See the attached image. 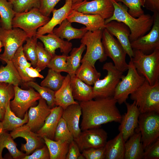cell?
I'll list each match as a JSON object with an SVG mask.
<instances>
[{
    "label": "cell",
    "instance_id": "30",
    "mask_svg": "<svg viewBox=\"0 0 159 159\" xmlns=\"http://www.w3.org/2000/svg\"><path fill=\"white\" fill-rule=\"evenodd\" d=\"M77 70L75 75L86 84L93 85L101 76L98 72L89 62L84 61Z\"/></svg>",
    "mask_w": 159,
    "mask_h": 159
},
{
    "label": "cell",
    "instance_id": "31",
    "mask_svg": "<svg viewBox=\"0 0 159 159\" xmlns=\"http://www.w3.org/2000/svg\"><path fill=\"white\" fill-rule=\"evenodd\" d=\"M49 151L50 159H66L69 143L43 138Z\"/></svg>",
    "mask_w": 159,
    "mask_h": 159
},
{
    "label": "cell",
    "instance_id": "33",
    "mask_svg": "<svg viewBox=\"0 0 159 159\" xmlns=\"http://www.w3.org/2000/svg\"><path fill=\"white\" fill-rule=\"evenodd\" d=\"M3 133L0 137V159H3L2 152L4 148H6L13 158L21 159L26 155L17 148L16 144L14 142L10 134L6 132Z\"/></svg>",
    "mask_w": 159,
    "mask_h": 159
},
{
    "label": "cell",
    "instance_id": "21",
    "mask_svg": "<svg viewBox=\"0 0 159 159\" xmlns=\"http://www.w3.org/2000/svg\"><path fill=\"white\" fill-rule=\"evenodd\" d=\"M36 36L42 42L45 49L52 56L55 54V50L57 49L67 56L72 49V43L61 39L53 32L46 35L36 34Z\"/></svg>",
    "mask_w": 159,
    "mask_h": 159
},
{
    "label": "cell",
    "instance_id": "46",
    "mask_svg": "<svg viewBox=\"0 0 159 159\" xmlns=\"http://www.w3.org/2000/svg\"><path fill=\"white\" fill-rule=\"evenodd\" d=\"M67 56L63 54L62 55L55 54L52 57L47 67L57 72H65L68 73L66 62Z\"/></svg>",
    "mask_w": 159,
    "mask_h": 159
},
{
    "label": "cell",
    "instance_id": "22",
    "mask_svg": "<svg viewBox=\"0 0 159 159\" xmlns=\"http://www.w3.org/2000/svg\"><path fill=\"white\" fill-rule=\"evenodd\" d=\"M72 0H65V4L62 7L57 9H54L52 12V17L46 24L38 29L36 34L44 35L53 33L55 26L60 24L67 19L72 9Z\"/></svg>",
    "mask_w": 159,
    "mask_h": 159
},
{
    "label": "cell",
    "instance_id": "9",
    "mask_svg": "<svg viewBox=\"0 0 159 159\" xmlns=\"http://www.w3.org/2000/svg\"><path fill=\"white\" fill-rule=\"evenodd\" d=\"M28 37L26 33L18 28L10 29L0 28V39L4 47V52L0 54V60L7 63L11 61L17 50Z\"/></svg>",
    "mask_w": 159,
    "mask_h": 159
},
{
    "label": "cell",
    "instance_id": "26",
    "mask_svg": "<svg viewBox=\"0 0 159 159\" xmlns=\"http://www.w3.org/2000/svg\"><path fill=\"white\" fill-rule=\"evenodd\" d=\"M125 143L120 132L114 138L107 141L105 146V159H124Z\"/></svg>",
    "mask_w": 159,
    "mask_h": 159
},
{
    "label": "cell",
    "instance_id": "13",
    "mask_svg": "<svg viewBox=\"0 0 159 159\" xmlns=\"http://www.w3.org/2000/svg\"><path fill=\"white\" fill-rule=\"evenodd\" d=\"M72 9L84 14L98 15L105 20L112 16L114 7L111 0H84L73 4Z\"/></svg>",
    "mask_w": 159,
    "mask_h": 159
},
{
    "label": "cell",
    "instance_id": "47",
    "mask_svg": "<svg viewBox=\"0 0 159 159\" xmlns=\"http://www.w3.org/2000/svg\"><path fill=\"white\" fill-rule=\"evenodd\" d=\"M85 159H105V147L90 148L81 152Z\"/></svg>",
    "mask_w": 159,
    "mask_h": 159
},
{
    "label": "cell",
    "instance_id": "43",
    "mask_svg": "<svg viewBox=\"0 0 159 159\" xmlns=\"http://www.w3.org/2000/svg\"><path fill=\"white\" fill-rule=\"evenodd\" d=\"M73 136L69 129L64 120L60 119L55 132L54 140H61L70 143L74 140Z\"/></svg>",
    "mask_w": 159,
    "mask_h": 159
},
{
    "label": "cell",
    "instance_id": "20",
    "mask_svg": "<svg viewBox=\"0 0 159 159\" xmlns=\"http://www.w3.org/2000/svg\"><path fill=\"white\" fill-rule=\"evenodd\" d=\"M67 19L71 23L85 25L88 31L93 32L105 28V19L98 15L84 14L71 9Z\"/></svg>",
    "mask_w": 159,
    "mask_h": 159
},
{
    "label": "cell",
    "instance_id": "53",
    "mask_svg": "<svg viewBox=\"0 0 159 159\" xmlns=\"http://www.w3.org/2000/svg\"><path fill=\"white\" fill-rule=\"evenodd\" d=\"M27 75L30 78H34L39 77L41 79L44 78V76L39 73L38 70L36 67L34 68L32 67H26L24 69Z\"/></svg>",
    "mask_w": 159,
    "mask_h": 159
},
{
    "label": "cell",
    "instance_id": "57",
    "mask_svg": "<svg viewBox=\"0 0 159 159\" xmlns=\"http://www.w3.org/2000/svg\"><path fill=\"white\" fill-rule=\"evenodd\" d=\"M3 47V44L0 39V52H1L2 50V48Z\"/></svg>",
    "mask_w": 159,
    "mask_h": 159
},
{
    "label": "cell",
    "instance_id": "14",
    "mask_svg": "<svg viewBox=\"0 0 159 159\" xmlns=\"http://www.w3.org/2000/svg\"><path fill=\"white\" fill-rule=\"evenodd\" d=\"M153 22L151 30L148 34L131 42L133 50L142 51L146 54L159 49V13H154Z\"/></svg>",
    "mask_w": 159,
    "mask_h": 159
},
{
    "label": "cell",
    "instance_id": "29",
    "mask_svg": "<svg viewBox=\"0 0 159 159\" xmlns=\"http://www.w3.org/2000/svg\"><path fill=\"white\" fill-rule=\"evenodd\" d=\"M71 23L67 19L58 28H54L53 32L62 39H66L69 42L74 39H81L88 31L86 27L77 29L72 26Z\"/></svg>",
    "mask_w": 159,
    "mask_h": 159
},
{
    "label": "cell",
    "instance_id": "49",
    "mask_svg": "<svg viewBox=\"0 0 159 159\" xmlns=\"http://www.w3.org/2000/svg\"><path fill=\"white\" fill-rule=\"evenodd\" d=\"M40 12L43 15L49 17L54 7L61 0H39Z\"/></svg>",
    "mask_w": 159,
    "mask_h": 159
},
{
    "label": "cell",
    "instance_id": "48",
    "mask_svg": "<svg viewBox=\"0 0 159 159\" xmlns=\"http://www.w3.org/2000/svg\"><path fill=\"white\" fill-rule=\"evenodd\" d=\"M143 159H159V138L144 150Z\"/></svg>",
    "mask_w": 159,
    "mask_h": 159
},
{
    "label": "cell",
    "instance_id": "35",
    "mask_svg": "<svg viewBox=\"0 0 159 159\" xmlns=\"http://www.w3.org/2000/svg\"><path fill=\"white\" fill-rule=\"evenodd\" d=\"M18 72L22 82H26L34 80V78L29 77L25 72L26 67H31V63L27 61L24 54L22 45L20 46L16 52L11 60Z\"/></svg>",
    "mask_w": 159,
    "mask_h": 159
},
{
    "label": "cell",
    "instance_id": "56",
    "mask_svg": "<svg viewBox=\"0 0 159 159\" xmlns=\"http://www.w3.org/2000/svg\"><path fill=\"white\" fill-rule=\"evenodd\" d=\"M84 0H87L88 1L91 0H72L73 4L80 2L83 1Z\"/></svg>",
    "mask_w": 159,
    "mask_h": 159
},
{
    "label": "cell",
    "instance_id": "1",
    "mask_svg": "<svg viewBox=\"0 0 159 159\" xmlns=\"http://www.w3.org/2000/svg\"><path fill=\"white\" fill-rule=\"evenodd\" d=\"M95 99L79 103L82 111L81 130L100 127L103 124L113 122L120 123L122 115L113 97Z\"/></svg>",
    "mask_w": 159,
    "mask_h": 159
},
{
    "label": "cell",
    "instance_id": "5",
    "mask_svg": "<svg viewBox=\"0 0 159 159\" xmlns=\"http://www.w3.org/2000/svg\"><path fill=\"white\" fill-rule=\"evenodd\" d=\"M102 69L107 71V74L103 79L97 80L93 85L94 99L113 97L116 87L124 76L123 72L111 62L104 64Z\"/></svg>",
    "mask_w": 159,
    "mask_h": 159
},
{
    "label": "cell",
    "instance_id": "55",
    "mask_svg": "<svg viewBox=\"0 0 159 159\" xmlns=\"http://www.w3.org/2000/svg\"><path fill=\"white\" fill-rule=\"evenodd\" d=\"M4 113L0 107V121H2L3 119Z\"/></svg>",
    "mask_w": 159,
    "mask_h": 159
},
{
    "label": "cell",
    "instance_id": "32",
    "mask_svg": "<svg viewBox=\"0 0 159 159\" xmlns=\"http://www.w3.org/2000/svg\"><path fill=\"white\" fill-rule=\"evenodd\" d=\"M10 102L6 108L3 119L1 121L4 129L6 131H12L26 123L29 120L27 112L23 118L16 116L10 108Z\"/></svg>",
    "mask_w": 159,
    "mask_h": 159
},
{
    "label": "cell",
    "instance_id": "8",
    "mask_svg": "<svg viewBox=\"0 0 159 159\" xmlns=\"http://www.w3.org/2000/svg\"><path fill=\"white\" fill-rule=\"evenodd\" d=\"M102 31L100 29L93 32L88 31L81 39V43L86 46L87 50L81 63L87 61L95 67L97 60L103 62L107 60V57L102 41Z\"/></svg>",
    "mask_w": 159,
    "mask_h": 159
},
{
    "label": "cell",
    "instance_id": "10",
    "mask_svg": "<svg viewBox=\"0 0 159 159\" xmlns=\"http://www.w3.org/2000/svg\"><path fill=\"white\" fill-rule=\"evenodd\" d=\"M137 128V131L141 133L144 150L159 138V113L150 112L140 114Z\"/></svg>",
    "mask_w": 159,
    "mask_h": 159
},
{
    "label": "cell",
    "instance_id": "15",
    "mask_svg": "<svg viewBox=\"0 0 159 159\" xmlns=\"http://www.w3.org/2000/svg\"><path fill=\"white\" fill-rule=\"evenodd\" d=\"M107 137V133L104 129L97 127L82 131L78 138L74 140L81 152L90 148L105 147Z\"/></svg>",
    "mask_w": 159,
    "mask_h": 159
},
{
    "label": "cell",
    "instance_id": "44",
    "mask_svg": "<svg viewBox=\"0 0 159 159\" xmlns=\"http://www.w3.org/2000/svg\"><path fill=\"white\" fill-rule=\"evenodd\" d=\"M12 4L14 11L16 13L27 12L34 8L39 9V0H9Z\"/></svg>",
    "mask_w": 159,
    "mask_h": 159
},
{
    "label": "cell",
    "instance_id": "37",
    "mask_svg": "<svg viewBox=\"0 0 159 159\" xmlns=\"http://www.w3.org/2000/svg\"><path fill=\"white\" fill-rule=\"evenodd\" d=\"M85 49V45L81 43L79 47L72 49L70 55L67 56L68 74L71 77L75 75L77 70L80 66L82 55Z\"/></svg>",
    "mask_w": 159,
    "mask_h": 159
},
{
    "label": "cell",
    "instance_id": "34",
    "mask_svg": "<svg viewBox=\"0 0 159 159\" xmlns=\"http://www.w3.org/2000/svg\"><path fill=\"white\" fill-rule=\"evenodd\" d=\"M5 66L0 67V83L4 82L18 86L21 79L12 61L6 63Z\"/></svg>",
    "mask_w": 159,
    "mask_h": 159
},
{
    "label": "cell",
    "instance_id": "23",
    "mask_svg": "<svg viewBox=\"0 0 159 159\" xmlns=\"http://www.w3.org/2000/svg\"><path fill=\"white\" fill-rule=\"evenodd\" d=\"M63 111L64 109L59 106L51 108V112L45 119L44 125L36 132L42 138L46 137L54 140L56 129Z\"/></svg>",
    "mask_w": 159,
    "mask_h": 159
},
{
    "label": "cell",
    "instance_id": "24",
    "mask_svg": "<svg viewBox=\"0 0 159 159\" xmlns=\"http://www.w3.org/2000/svg\"><path fill=\"white\" fill-rule=\"evenodd\" d=\"M82 115V109L79 103L69 106L63 112L62 117L72 134L74 140L78 138L81 132L79 123Z\"/></svg>",
    "mask_w": 159,
    "mask_h": 159
},
{
    "label": "cell",
    "instance_id": "51",
    "mask_svg": "<svg viewBox=\"0 0 159 159\" xmlns=\"http://www.w3.org/2000/svg\"><path fill=\"white\" fill-rule=\"evenodd\" d=\"M76 142L73 140L69 144L66 159H85Z\"/></svg>",
    "mask_w": 159,
    "mask_h": 159
},
{
    "label": "cell",
    "instance_id": "52",
    "mask_svg": "<svg viewBox=\"0 0 159 159\" xmlns=\"http://www.w3.org/2000/svg\"><path fill=\"white\" fill-rule=\"evenodd\" d=\"M144 7L154 13H159V0H144Z\"/></svg>",
    "mask_w": 159,
    "mask_h": 159
},
{
    "label": "cell",
    "instance_id": "42",
    "mask_svg": "<svg viewBox=\"0 0 159 159\" xmlns=\"http://www.w3.org/2000/svg\"><path fill=\"white\" fill-rule=\"evenodd\" d=\"M37 54L36 68L40 72L47 67L53 56L47 51L41 42H37Z\"/></svg>",
    "mask_w": 159,
    "mask_h": 159
},
{
    "label": "cell",
    "instance_id": "27",
    "mask_svg": "<svg viewBox=\"0 0 159 159\" xmlns=\"http://www.w3.org/2000/svg\"><path fill=\"white\" fill-rule=\"evenodd\" d=\"M144 151L141 133L137 131L125 143L124 159H143Z\"/></svg>",
    "mask_w": 159,
    "mask_h": 159
},
{
    "label": "cell",
    "instance_id": "3",
    "mask_svg": "<svg viewBox=\"0 0 159 159\" xmlns=\"http://www.w3.org/2000/svg\"><path fill=\"white\" fill-rule=\"evenodd\" d=\"M133 52V56L130 59L137 72L151 85H153L159 81V49L149 54L139 50Z\"/></svg>",
    "mask_w": 159,
    "mask_h": 159
},
{
    "label": "cell",
    "instance_id": "6",
    "mask_svg": "<svg viewBox=\"0 0 159 159\" xmlns=\"http://www.w3.org/2000/svg\"><path fill=\"white\" fill-rule=\"evenodd\" d=\"M128 72L117 85L113 98L119 105L126 102L129 95L138 88L145 79L137 72L132 60L128 64Z\"/></svg>",
    "mask_w": 159,
    "mask_h": 159
},
{
    "label": "cell",
    "instance_id": "25",
    "mask_svg": "<svg viewBox=\"0 0 159 159\" xmlns=\"http://www.w3.org/2000/svg\"><path fill=\"white\" fill-rule=\"evenodd\" d=\"M55 105L65 110L69 106L79 103L74 99L71 84V77L69 74L65 76L60 88L55 91Z\"/></svg>",
    "mask_w": 159,
    "mask_h": 159
},
{
    "label": "cell",
    "instance_id": "16",
    "mask_svg": "<svg viewBox=\"0 0 159 159\" xmlns=\"http://www.w3.org/2000/svg\"><path fill=\"white\" fill-rule=\"evenodd\" d=\"M10 135L14 139L21 137L25 140V144H22L21 150L25 152V155H28L37 149L41 148L45 144L44 140L35 132L32 131L26 124L11 131Z\"/></svg>",
    "mask_w": 159,
    "mask_h": 159
},
{
    "label": "cell",
    "instance_id": "50",
    "mask_svg": "<svg viewBox=\"0 0 159 159\" xmlns=\"http://www.w3.org/2000/svg\"><path fill=\"white\" fill-rule=\"evenodd\" d=\"M22 159H50L49 151L45 144L35 150L31 155H25Z\"/></svg>",
    "mask_w": 159,
    "mask_h": 159
},
{
    "label": "cell",
    "instance_id": "41",
    "mask_svg": "<svg viewBox=\"0 0 159 159\" xmlns=\"http://www.w3.org/2000/svg\"><path fill=\"white\" fill-rule=\"evenodd\" d=\"M14 96L13 85L4 82L0 83V107L4 112L8 103Z\"/></svg>",
    "mask_w": 159,
    "mask_h": 159
},
{
    "label": "cell",
    "instance_id": "28",
    "mask_svg": "<svg viewBox=\"0 0 159 159\" xmlns=\"http://www.w3.org/2000/svg\"><path fill=\"white\" fill-rule=\"evenodd\" d=\"M71 84L74 99L85 102L93 99V87L87 85L75 75L71 77Z\"/></svg>",
    "mask_w": 159,
    "mask_h": 159
},
{
    "label": "cell",
    "instance_id": "38",
    "mask_svg": "<svg viewBox=\"0 0 159 159\" xmlns=\"http://www.w3.org/2000/svg\"><path fill=\"white\" fill-rule=\"evenodd\" d=\"M65 76H63L60 72L49 69L46 77L40 83V85L48 87L56 91L61 87Z\"/></svg>",
    "mask_w": 159,
    "mask_h": 159
},
{
    "label": "cell",
    "instance_id": "58",
    "mask_svg": "<svg viewBox=\"0 0 159 159\" xmlns=\"http://www.w3.org/2000/svg\"><path fill=\"white\" fill-rule=\"evenodd\" d=\"M1 27V26H0V27Z\"/></svg>",
    "mask_w": 159,
    "mask_h": 159
},
{
    "label": "cell",
    "instance_id": "2",
    "mask_svg": "<svg viewBox=\"0 0 159 159\" xmlns=\"http://www.w3.org/2000/svg\"><path fill=\"white\" fill-rule=\"evenodd\" d=\"M114 7L112 16L105 20V24L112 21L122 22L129 28L130 34L129 39L130 42L144 35L151 29L153 17L149 14H145L138 18L130 15L127 9L119 2L111 0Z\"/></svg>",
    "mask_w": 159,
    "mask_h": 159
},
{
    "label": "cell",
    "instance_id": "45",
    "mask_svg": "<svg viewBox=\"0 0 159 159\" xmlns=\"http://www.w3.org/2000/svg\"><path fill=\"white\" fill-rule=\"evenodd\" d=\"M124 4L129 9L128 12L132 16L138 18L144 14L142 7H144V0H114Z\"/></svg>",
    "mask_w": 159,
    "mask_h": 159
},
{
    "label": "cell",
    "instance_id": "7",
    "mask_svg": "<svg viewBox=\"0 0 159 159\" xmlns=\"http://www.w3.org/2000/svg\"><path fill=\"white\" fill-rule=\"evenodd\" d=\"M42 15L39 9L34 8L26 12L16 13L12 22V28L23 30L28 37L35 36L37 29L46 24L50 19Z\"/></svg>",
    "mask_w": 159,
    "mask_h": 159
},
{
    "label": "cell",
    "instance_id": "11",
    "mask_svg": "<svg viewBox=\"0 0 159 159\" xmlns=\"http://www.w3.org/2000/svg\"><path fill=\"white\" fill-rule=\"evenodd\" d=\"M102 41L105 54L111 59L116 68L123 72L127 70L126 52L117 39L105 28L103 29Z\"/></svg>",
    "mask_w": 159,
    "mask_h": 159
},
{
    "label": "cell",
    "instance_id": "39",
    "mask_svg": "<svg viewBox=\"0 0 159 159\" xmlns=\"http://www.w3.org/2000/svg\"><path fill=\"white\" fill-rule=\"evenodd\" d=\"M25 84L28 87L35 89L40 94L41 97L45 100L50 108H52L55 105V91L48 87L40 86L32 81L25 82Z\"/></svg>",
    "mask_w": 159,
    "mask_h": 159
},
{
    "label": "cell",
    "instance_id": "18",
    "mask_svg": "<svg viewBox=\"0 0 159 159\" xmlns=\"http://www.w3.org/2000/svg\"><path fill=\"white\" fill-rule=\"evenodd\" d=\"M105 28L112 35L116 37L127 54L130 59L133 55L129 37L130 31L129 28L123 23L112 21L105 24Z\"/></svg>",
    "mask_w": 159,
    "mask_h": 159
},
{
    "label": "cell",
    "instance_id": "36",
    "mask_svg": "<svg viewBox=\"0 0 159 159\" xmlns=\"http://www.w3.org/2000/svg\"><path fill=\"white\" fill-rule=\"evenodd\" d=\"M16 13L9 0H0V25L4 29L12 28V22Z\"/></svg>",
    "mask_w": 159,
    "mask_h": 159
},
{
    "label": "cell",
    "instance_id": "17",
    "mask_svg": "<svg viewBox=\"0 0 159 159\" xmlns=\"http://www.w3.org/2000/svg\"><path fill=\"white\" fill-rule=\"evenodd\" d=\"M125 103L127 112L122 115L118 130L122 133L125 142L135 132V130L138 127L140 113L134 101L131 104L126 102Z\"/></svg>",
    "mask_w": 159,
    "mask_h": 159
},
{
    "label": "cell",
    "instance_id": "12",
    "mask_svg": "<svg viewBox=\"0 0 159 159\" xmlns=\"http://www.w3.org/2000/svg\"><path fill=\"white\" fill-rule=\"evenodd\" d=\"M14 96L10 102L12 111L18 117L23 118L28 110L35 105L37 100L41 98L40 94L30 87L28 90H23L18 86H14Z\"/></svg>",
    "mask_w": 159,
    "mask_h": 159
},
{
    "label": "cell",
    "instance_id": "54",
    "mask_svg": "<svg viewBox=\"0 0 159 159\" xmlns=\"http://www.w3.org/2000/svg\"><path fill=\"white\" fill-rule=\"evenodd\" d=\"M6 131L3 127L2 122L0 121V137L3 133Z\"/></svg>",
    "mask_w": 159,
    "mask_h": 159
},
{
    "label": "cell",
    "instance_id": "19",
    "mask_svg": "<svg viewBox=\"0 0 159 159\" xmlns=\"http://www.w3.org/2000/svg\"><path fill=\"white\" fill-rule=\"evenodd\" d=\"M39 100L37 105L29 108L28 112L29 120L26 124L35 132L43 125L51 110L45 100L41 98Z\"/></svg>",
    "mask_w": 159,
    "mask_h": 159
},
{
    "label": "cell",
    "instance_id": "40",
    "mask_svg": "<svg viewBox=\"0 0 159 159\" xmlns=\"http://www.w3.org/2000/svg\"><path fill=\"white\" fill-rule=\"evenodd\" d=\"M38 39L36 35L28 37L26 44L23 46V52L27 60L30 61L33 67L35 68L37 62V45Z\"/></svg>",
    "mask_w": 159,
    "mask_h": 159
},
{
    "label": "cell",
    "instance_id": "4",
    "mask_svg": "<svg viewBox=\"0 0 159 159\" xmlns=\"http://www.w3.org/2000/svg\"><path fill=\"white\" fill-rule=\"evenodd\" d=\"M140 114L150 112L159 113V81L151 85L145 80L136 90L131 93Z\"/></svg>",
    "mask_w": 159,
    "mask_h": 159
}]
</instances>
